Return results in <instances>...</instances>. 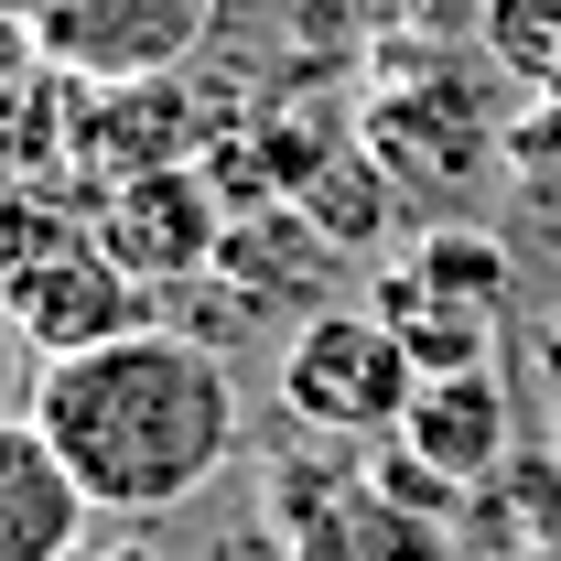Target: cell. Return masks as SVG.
<instances>
[{
  "label": "cell",
  "mask_w": 561,
  "mask_h": 561,
  "mask_svg": "<svg viewBox=\"0 0 561 561\" xmlns=\"http://www.w3.org/2000/svg\"><path fill=\"white\" fill-rule=\"evenodd\" d=\"M33 421L55 432V454L76 465L87 507L108 518H162L184 496H206L238 454V378L216 367V346L195 335H108L87 356H55Z\"/></svg>",
  "instance_id": "obj_1"
},
{
  "label": "cell",
  "mask_w": 561,
  "mask_h": 561,
  "mask_svg": "<svg viewBox=\"0 0 561 561\" xmlns=\"http://www.w3.org/2000/svg\"><path fill=\"white\" fill-rule=\"evenodd\" d=\"M280 561H454V496L411 454L356 476V465H280L271 496Z\"/></svg>",
  "instance_id": "obj_2"
},
{
  "label": "cell",
  "mask_w": 561,
  "mask_h": 561,
  "mask_svg": "<svg viewBox=\"0 0 561 561\" xmlns=\"http://www.w3.org/2000/svg\"><path fill=\"white\" fill-rule=\"evenodd\" d=\"M367 302L400 324V346L421 356V378H443V367H496L507 302H518V249H507L496 227L443 216L432 238H411V249L378 271Z\"/></svg>",
  "instance_id": "obj_3"
},
{
  "label": "cell",
  "mask_w": 561,
  "mask_h": 561,
  "mask_svg": "<svg viewBox=\"0 0 561 561\" xmlns=\"http://www.w3.org/2000/svg\"><path fill=\"white\" fill-rule=\"evenodd\" d=\"M411 400H421V356L400 346V324L378 302H324L280 346V411L302 421V432L378 443V432L411 421Z\"/></svg>",
  "instance_id": "obj_4"
},
{
  "label": "cell",
  "mask_w": 561,
  "mask_h": 561,
  "mask_svg": "<svg viewBox=\"0 0 561 561\" xmlns=\"http://www.w3.org/2000/svg\"><path fill=\"white\" fill-rule=\"evenodd\" d=\"M356 140L378 151V173H389L400 195H421V206H465V195H476V173L507 162V130L486 119L476 76L454 66V55H432V66L389 55V87L367 98Z\"/></svg>",
  "instance_id": "obj_5"
},
{
  "label": "cell",
  "mask_w": 561,
  "mask_h": 561,
  "mask_svg": "<svg viewBox=\"0 0 561 561\" xmlns=\"http://www.w3.org/2000/svg\"><path fill=\"white\" fill-rule=\"evenodd\" d=\"M227 108H206L184 76H76V184H130V173H173L206 162Z\"/></svg>",
  "instance_id": "obj_6"
},
{
  "label": "cell",
  "mask_w": 561,
  "mask_h": 561,
  "mask_svg": "<svg viewBox=\"0 0 561 561\" xmlns=\"http://www.w3.org/2000/svg\"><path fill=\"white\" fill-rule=\"evenodd\" d=\"M22 33L66 76H184L216 33V0H22Z\"/></svg>",
  "instance_id": "obj_7"
},
{
  "label": "cell",
  "mask_w": 561,
  "mask_h": 561,
  "mask_svg": "<svg viewBox=\"0 0 561 561\" xmlns=\"http://www.w3.org/2000/svg\"><path fill=\"white\" fill-rule=\"evenodd\" d=\"M227 184L195 173V162H173V173H130V184H108L98 195V249L140 280V291H173V280L216 271V249H227Z\"/></svg>",
  "instance_id": "obj_8"
},
{
  "label": "cell",
  "mask_w": 561,
  "mask_h": 561,
  "mask_svg": "<svg viewBox=\"0 0 561 561\" xmlns=\"http://www.w3.org/2000/svg\"><path fill=\"white\" fill-rule=\"evenodd\" d=\"M0 302H11V324L33 335V356L55 367V356H87L108 346V335H140L151 324V291H140L98 238H76V249H55V260H33V271L0 280Z\"/></svg>",
  "instance_id": "obj_9"
},
{
  "label": "cell",
  "mask_w": 561,
  "mask_h": 561,
  "mask_svg": "<svg viewBox=\"0 0 561 561\" xmlns=\"http://www.w3.org/2000/svg\"><path fill=\"white\" fill-rule=\"evenodd\" d=\"M400 454L443 496L486 486L496 465L518 454V389H507V367H443V378H421L411 421H400Z\"/></svg>",
  "instance_id": "obj_10"
},
{
  "label": "cell",
  "mask_w": 561,
  "mask_h": 561,
  "mask_svg": "<svg viewBox=\"0 0 561 561\" xmlns=\"http://www.w3.org/2000/svg\"><path fill=\"white\" fill-rule=\"evenodd\" d=\"M87 551V486L55 454V432L22 411L0 421V561H66Z\"/></svg>",
  "instance_id": "obj_11"
},
{
  "label": "cell",
  "mask_w": 561,
  "mask_h": 561,
  "mask_svg": "<svg viewBox=\"0 0 561 561\" xmlns=\"http://www.w3.org/2000/svg\"><path fill=\"white\" fill-rule=\"evenodd\" d=\"M454 561H561V454H507L454 496Z\"/></svg>",
  "instance_id": "obj_12"
},
{
  "label": "cell",
  "mask_w": 561,
  "mask_h": 561,
  "mask_svg": "<svg viewBox=\"0 0 561 561\" xmlns=\"http://www.w3.org/2000/svg\"><path fill=\"white\" fill-rule=\"evenodd\" d=\"M280 206L313 216V238H324V249H389V206H400V184L378 173V151H367V140H335V151H324Z\"/></svg>",
  "instance_id": "obj_13"
},
{
  "label": "cell",
  "mask_w": 561,
  "mask_h": 561,
  "mask_svg": "<svg viewBox=\"0 0 561 561\" xmlns=\"http://www.w3.org/2000/svg\"><path fill=\"white\" fill-rule=\"evenodd\" d=\"M76 238H98V184H76V173H0V280L76 249Z\"/></svg>",
  "instance_id": "obj_14"
},
{
  "label": "cell",
  "mask_w": 561,
  "mask_h": 561,
  "mask_svg": "<svg viewBox=\"0 0 561 561\" xmlns=\"http://www.w3.org/2000/svg\"><path fill=\"white\" fill-rule=\"evenodd\" d=\"M476 55H486L518 98H561V0H486Z\"/></svg>",
  "instance_id": "obj_15"
},
{
  "label": "cell",
  "mask_w": 561,
  "mask_h": 561,
  "mask_svg": "<svg viewBox=\"0 0 561 561\" xmlns=\"http://www.w3.org/2000/svg\"><path fill=\"white\" fill-rule=\"evenodd\" d=\"M486 22V0H367V33H378V55H443V44H465Z\"/></svg>",
  "instance_id": "obj_16"
},
{
  "label": "cell",
  "mask_w": 561,
  "mask_h": 561,
  "mask_svg": "<svg viewBox=\"0 0 561 561\" xmlns=\"http://www.w3.org/2000/svg\"><path fill=\"white\" fill-rule=\"evenodd\" d=\"M33 389H44V356H33V335L11 324V302H0V421L33 411Z\"/></svg>",
  "instance_id": "obj_17"
},
{
  "label": "cell",
  "mask_w": 561,
  "mask_h": 561,
  "mask_svg": "<svg viewBox=\"0 0 561 561\" xmlns=\"http://www.w3.org/2000/svg\"><path fill=\"white\" fill-rule=\"evenodd\" d=\"M33 55V33H22V0H0V66H22Z\"/></svg>",
  "instance_id": "obj_18"
},
{
  "label": "cell",
  "mask_w": 561,
  "mask_h": 561,
  "mask_svg": "<svg viewBox=\"0 0 561 561\" xmlns=\"http://www.w3.org/2000/svg\"><path fill=\"white\" fill-rule=\"evenodd\" d=\"M66 561H162V551H140V540H87V551H66Z\"/></svg>",
  "instance_id": "obj_19"
},
{
  "label": "cell",
  "mask_w": 561,
  "mask_h": 561,
  "mask_svg": "<svg viewBox=\"0 0 561 561\" xmlns=\"http://www.w3.org/2000/svg\"><path fill=\"white\" fill-rule=\"evenodd\" d=\"M540 378H551V389H561V313H551V324H540Z\"/></svg>",
  "instance_id": "obj_20"
}]
</instances>
